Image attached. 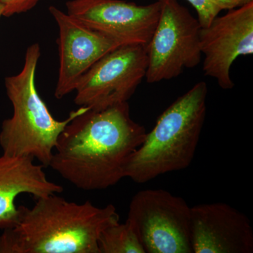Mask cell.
<instances>
[{
  "mask_svg": "<svg viewBox=\"0 0 253 253\" xmlns=\"http://www.w3.org/2000/svg\"><path fill=\"white\" fill-rule=\"evenodd\" d=\"M218 9L222 10H232L241 7L244 5L253 2V0H210Z\"/></svg>",
  "mask_w": 253,
  "mask_h": 253,
  "instance_id": "obj_16",
  "label": "cell"
},
{
  "mask_svg": "<svg viewBox=\"0 0 253 253\" xmlns=\"http://www.w3.org/2000/svg\"><path fill=\"white\" fill-rule=\"evenodd\" d=\"M161 14L147 46L148 83L169 81L202 59L199 20L177 0H158Z\"/></svg>",
  "mask_w": 253,
  "mask_h": 253,
  "instance_id": "obj_6",
  "label": "cell"
},
{
  "mask_svg": "<svg viewBox=\"0 0 253 253\" xmlns=\"http://www.w3.org/2000/svg\"><path fill=\"white\" fill-rule=\"evenodd\" d=\"M49 11L59 28V69L54 96L61 99L76 90L82 76L98 60L121 45L56 6H50Z\"/></svg>",
  "mask_w": 253,
  "mask_h": 253,
  "instance_id": "obj_10",
  "label": "cell"
},
{
  "mask_svg": "<svg viewBox=\"0 0 253 253\" xmlns=\"http://www.w3.org/2000/svg\"><path fill=\"white\" fill-rule=\"evenodd\" d=\"M44 168L27 156H0V230L17 224L20 210L15 201L19 195L40 199L63 192L62 186L47 179Z\"/></svg>",
  "mask_w": 253,
  "mask_h": 253,
  "instance_id": "obj_12",
  "label": "cell"
},
{
  "mask_svg": "<svg viewBox=\"0 0 253 253\" xmlns=\"http://www.w3.org/2000/svg\"><path fill=\"white\" fill-rule=\"evenodd\" d=\"M146 134L144 126L131 119L128 102L88 109L61 133L49 167L78 189H108L126 177Z\"/></svg>",
  "mask_w": 253,
  "mask_h": 253,
  "instance_id": "obj_1",
  "label": "cell"
},
{
  "mask_svg": "<svg viewBox=\"0 0 253 253\" xmlns=\"http://www.w3.org/2000/svg\"><path fill=\"white\" fill-rule=\"evenodd\" d=\"M127 220L135 228L146 253H193L191 207L163 189L134 195Z\"/></svg>",
  "mask_w": 253,
  "mask_h": 253,
  "instance_id": "obj_5",
  "label": "cell"
},
{
  "mask_svg": "<svg viewBox=\"0 0 253 253\" xmlns=\"http://www.w3.org/2000/svg\"><path fill=\"white\" fill-rule=\"evenodd\" d=\"M196 9L201 27H207L219 13L220 10L210 0H186Z\"/></svg>",
  "mask_w": 253,
  "mask_h": 253,
  "instance_id": "obj_14",
  "label": "cell"
},
{
  "mask_svg": "<svg viewBox=\"0 0 253 253\" xmlns=\"http://www.w3.org/2000/svg\"><path fill=\"white\" fill-rule=\"evenodd\" d=\"M203 71L223 89L234 86L230 70L240 56L253 54V1L217 16L200 31Z\"/></svg>",
  "mask_w": 253,
  "mask_h": 253,
  "instance_id": "obj_9",
  "label": "cell"
},
{
  "mask_svg": "<svg viewBox=\"0 0 253 253\" xmlns=\"http://www.w3.org/2000/svg\"><path fill=\"white\" fill-rule=\"evenodd\" d=\"M98 244L99 253H146L135 228L127 219L107 226Z\"/></svg>",
  "mask_w": 253,
  "mask_h": 253,
  "instance_id": "obj_13",
  "label": "cell"
},
{
  "mask_svg": "<svg viewBox=\"0 0 253 253\" xmlns=\"http://www.w3.org/2000/svg\"><path fill=\"white\" fill-rule=\"evenodd\" d=\"M41 0H0L4 11L3 16L11 17L15 14L27 12L35 7Z\"/></svg>",
  "mask_w": 253,
  "mask_h": 253,
  "instance_id": "obj_15",
  "label": "cell"
},
{
  "mask_svg": "<svg viewBox=\"0 0 253 253\" xmlns=\"http://www.w3.org/2000/svg\"><path fill=\"white\" fill-rule=\"evenodd\" d=\"M146 46H119L98 60L78 82L75 104L102 110L127 102L146 76Z\"/></svg>",
  "mask_w": 253,
  "mask_h": 253,
  "instance_id": "obj_7",
  "label": "cell"
},
{
  "mask_svg": "<svg viewBox=\"0 0 253 253\" xmlns=\"http://www.w3.org/2000/svg\"><path fill=\"white\" fill-rule=\"evenodd\" d=\"M18 208L17 224L0 235V253H99L101 232L120 220L112 204L98 208L56 194Z\"/></svg>",
  "mask_w": 253,
  "mask_h": 253,
  "instance_id": "obj_2",
  "label": "cell"
},
{
  "mask_svg": "<svg viewBox=\"0 0 253 253\" xmlns=\"http://www.w3.org/2000/svg\"><path fill=\"white\" fill-rule=\"evenodd\" d=\"M41 56L38 43L28 46L21 72L5 78L13 115L1 124L0 146L4 154L27 156L49 167L61 133L73 119L89 108L81 106L64 121L53 117L37 90L36 73Z\"/></svg>",
  "mask_w": 253,
  "mask_h": 253,
  "instance_id": "obj_4",
  "label": "cell"
},
{
  "mask_svg": "<svg viewBox=\"0 0 253 253\" xmlns=\"http://www.w3.org/2000/svg\"><path fill=\"white\" fill-rule=\"evenodd\" d=\"M3 11H4V8H3L2 4L0 2V19H1V16H3Z\"/></svg>",
  "mask_w": 253,
  "mask_h": 253,
  "instance_id": "obj_17",
  "label": "cell"
},
{
  "mask_svg": "<svg viewBox=\"0 0 253 253\" xmlns=\"http://www.w3.org/2000/svg\"><path fill=\"white\" fill-rule=\"evenodd\" d=\"M207 95V84L199 82L160 116L131 156L126 177L144 184L161 174L189 167L206 120Z\"/></svg>",
  "mask_w": 253,
  "mask_h": 253,
  "instance_id": "obj_3",
  "label": "cell"
},
{
  "mask_svg": "<svg viewBox=\"0 0 253 253\" xmlns=\"http://www.w3.org/2000/svg\"><path fill=\"white\" fill-rule=\"evenodd\" d=\"M67 14L119 45L147 46L157 26L160 1L138 5L123 0H69Z\"/></svg>",
  "mask_w": 253,
  "mask_h": 253,
  "instance_id": "obj_8",
  "label": "cell"
},
{
  "mask_svg": "<svg viewBox=\"0 0 253 253\" xmlns=\"http://www.w3.org/2000/svg\"><path fill=\"white\" fill-rule=\"evenodd\" d=\"M193 253H252L253 230L244 213L223 203L191 207Z\"/></svg>",
  "mask_w": 253,
  "mask_h": 253,
  "instance_id": "obj_11",
  "label": "cell"
}]
</instances>
